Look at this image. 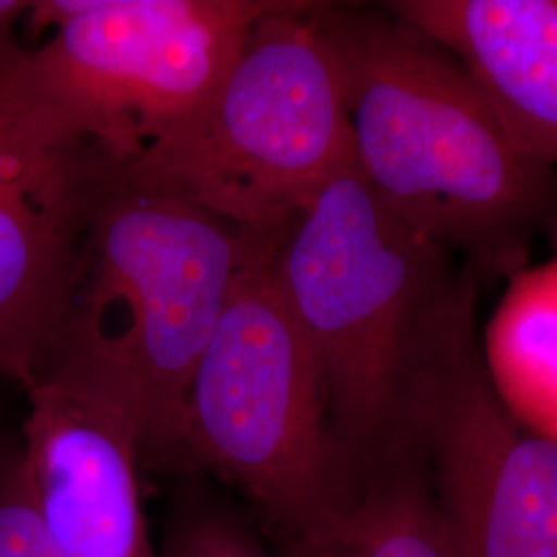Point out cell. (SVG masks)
Instances as JSON below:
<instances>
[{"mask_svg": "<svg viewBox=\"0 0 557 557\" xmlns=\"http://www.w3.org/2000/svg\"><path fill=\"white\" fill-rule=\"evenodd\" d=\"M481 358L508 413L557 442V257L510 277L485 326Z\"/></svg>", "mask_w": 557, "mask_h": 557, "instance_id": "obj_12", "label": "cell"}, {"mask_svg": "<svg viewBox=\"0 0 557 557\" xmlns=\"http://www.w3.org/2000/svg\"><path fill=\"white\" fill-rule=\"evenodd\" d=\"M273 549L278 557H458L418 446L382 465L319 529Z\"/></svg>", "mask_w": 557, "mask_h": 557, "instance_id": "obj_11", "label": "cell"}, {"mask_svg": "<svg viewBox=\"0 0 557 557\" xmlns=\"http://www.w3.org/2000/svg\"><path fill=\"white\" fill-rule=\"evenodd\" d=\"M116 168L44 119L0 73V380L27 391L38 376Z\"/></svg>", "mask_w": 557, "mask_h": 557, "instance_id": "obj_8", "label": "cell"}, {"mask_svg": "<svg viewBox=\"0 0 557 557\" xmlns=\"http://www.w3.org/2000/svg\"><path fill=\"white\" fill-rule=\"evenodd\" d=\"M393 17L465 66L533 160L557 165V0H395Z\"/></svg>", "mask_w": 557, "mask_h": 557, "instance_id": "obj_10", "label": "cell"}, {"mask_svg": "<svg viewBox=\"0 0 557 557\" xmlns=\"http://www.w3.org/2000/svg\"><path fill=\"white\" fill-rule=\"evenodd\" d=\"M0 446H2V442H0Z\"/></svg>", "mask_w": 557, "mask_h": 557, "instance_id": "obj_15", "label": "cell"}, {"mask_svg": "<svg viewBox=\"0 0 557 557\" xmlns=\"http://www.w3.org/2000/svg\"><path fill=\"white\" fill-rule=\"evenodd\" d=\"M281 239L260 238L234 278L188 388L174 475L234 487L273 547L312 533L351 499L319 363L273 273Z\"/></svg>", "mask_w": 557, "mask_h": 557, "instance_id": "obj_5", "label": "cell"}, {"mask_svg": "<svg viewBox=\"0 0 557 557\" xmlns=\"http://www.w3.org/2000/svg\"><path fill=\"white\" fill-rule=\"evenodd\" d=\"M411 438L458 557H557V442L522 428L496 395L478 298L419 384Z\"/></svg>", "mask_w": 557, "mask_h": 557, "instance_id": "obj_7", "label": "cell"}, {"mask_svg": "<svg viewBox=\"0 0 557 557\" xmlns=\"http://www.w3.org/2000/svg\"><path fill=\"white\" fill-rule=\"evenodd\" d=\"M176 479L161 557H278L255 518L207 492V478Z\"/></svg>", "mask_w": 557, "mask_h": 557, "instance_id": "obj_13", "label": "cell"}, {"mask_svg": "<svg viewBox=\"0 0 557 557\" xmlns=\"http://www.w3.org/2000/svg\"><path fill=\"white\" fill-rule=\"evenodd\" d=\"M277 0H41L29 27L57 36L0 71L62 133L116 165L197 119Z\"/></svg>", "mask_w": 557, "mask_h": 557, "instance_id": "obj_6", "label": "cell"}, {"mask_svg": "<svg viewBox=\"0 0 557 557\" xmlns=\"http://www.w3.org/2000/svg\"><path fill=\"white\" fill-rule=\"evenodd\" d=\"M0 557H60L36 512L20 444L0 446Z\"/></svg>", "mask_w": 557, "mask_h": 557, "instance_id": "obj_14", "label": "cell"}, {"mask_svg": "<svg viewBox=\"0 0 557 557\" xmlns=\"http://www.w3.org/2000/svg\"><path fill=\"white\" fill-rule=\"evenodd\" d=\"M21 458L60 557H161L149 533L135 419L89 370L44 363L25 391Z\"/></svg>", "mask_w": 557, "mask_h": 557, "instance_id": "obj_9", "label": "cell"}, {"mask_svg": "<svg viewBox=\"0 0 557 557\" xmlns=\"http://www.w3.org/2000/svg\"><path fill=\"white\" fill-rule=\"evenodd\" d=\"M319 363L349 498L411 442L419 384L478 275L391 213L358 170L312 200L273 257Z\"/></svg>", "mask_w": 557, "mask_h": 557, "instance_id": "obj_2", "label": "cell"}, {"mask_svg": "<svg viewBox=\"0 0 557 557\" xmlns=\"http://www.w3.org/2000/svg\"><path fill=\"white\" fill-rule=\"evenodd\" d=\"M320 2L277 0L199 116L122 165L135 182L281 236L356 168L337 52Z\"/></svg>", "mask_w": 557, "mask_h": 557, "instance_id": "obj_4", "label": "cell"}, {"mask_svg": "<svg viewBox=\"0 0 557 557\" xmlns=\"http://www.w3.org/2000/svg\"><path fill=\"white\" fill-rule=\"evenodd\" d=\"M264 236L122 168L106 182L44 363H77L110 386L135 419L143 469L176 475L190 382Z\"/></svg>", "mask_w": 557, "mask_h": 557, "instance_id": "obj_3", "label": "cell"}, {"mask_svg": "<svg viewBox=\"0 0 557 557\" xmlns=\"http://www.w3.org/2000/svg\"><path fill=\"white\" fill-rule=\"evenodd\" d=\"M356 168L374 197L478 278L512 277L557 239V170L527 156L448 50L380 9L320 2Z\"/></svg>", "mask_w": 557, "mask_h": 557, "instance_id": "obj_1", "label": "cell"}]
</instances>
